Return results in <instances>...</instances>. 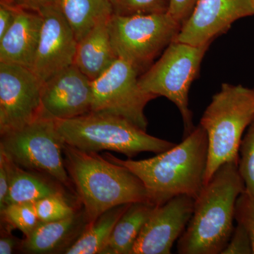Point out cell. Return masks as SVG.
<instances>
[{"mask_svg": "<svg viewBox=\"0 0 254 254\" xmlns=\"http://www.w3.org/2000/svg\"><path fill=\"white\" fill-rule=\"evenodd\" d=\"M208 156L206 132L195 127L183 141L156 156L141 160L105 158L128 169L143 184L150 203L160 206L180 195L197 198L204 186Z\"/></svg>", "mask_w": 254, "mask_h": 254, "instance_id": "obj_1", "label": "cell"}, {"mask_svg": "<svg viewBox=\"0 0 254 254\" xmlns=\"http://www.w3.org/2000/svg\"><path fill=\"white\" fill-rule=\"evenodd\" d=\"M238 161L222 165L202 188L190 221L177 241V253L221 254L227 247L235 229L237 200L245 191Z\"/></svg>", "mask_w": 254, "mask_h": 254, "instance_id": "obj_2", "label": "cell"}, {"mask_svg": "<svg viewBox=\"0 0 254 254\" xmlns=\"http://www.w3.org/2000/svg\"><path fill=\"white\" fill-rule=\"evenodd\" d=\"M64 163L88 224L118 205L150 202L140 179L128 169L100 156L64 143Z\"/></svg>", "mask_w": 254, "mask_h": 254, "instance_id": "obj_3", "label": "cell"}, {"mask_svg": "<svg viewBox=\"0 0 254 254\" xmlns=\"http://www.w3.org/2000/svg\"><path fill=\"white\" fill-rule=\"evenodd\" d=\"M64 141L87 152L110 150L131 158L143 152L163 153L175 143L148 134L121 117L91 113L69 120H55Z\"/></svg>", "mask_w": 254, "mask_h": 254, "instance_id": "obj_4", "label": "cell"}, {"mask_svg": "<svg viewBox=\"0 0 254 254\" xmlns=\"http://www.w3.org/2000/svg\"><path fill=\"white\" fill-rule=\"evenodd\" d=\"M254 118V88L222 84L200 119L208 142L204 185L222 165L238 161L242 136Z\"/></svg>", "mask_w": 254, "mask_h": 254, "instance_id": "obj_5", "label": "cell"}, {"mask_svg": "<svg viewBox=\"0 0 254 254\" xmlns=\"http://www.w3.org/2000/svg\"><path fill=\"white\" fill-rule=\"evenodd\" d=\"M209 46L172 42L160 59L138 78L143 91L155 98L165 97L176 105L183 120L184 138L195 128L189 108V93Z\"/></svg>", "mask_w": 254, "mask_h": 254, "instance_id": "obj_6", "label": "cell"}, {"mask_svg": "<svg viewBox=\"0 0 254 254\" xmlns=\"http://www.w3.org/2000/svg\"><path fill=\"white\" fill-rule=\"evenodd\" d=\"M181 27L168 12L128 16L114 14L109 21L115 54L139 73L146 71L175 41Z\"/></svg>", "mask_w": 254, "mask_h": 254, "instance_id": "obj_7", "label": "cell"}, {"mask_svg": "<svg viewBox=\"0 0 254 254\" xmlns=\"http://www.w3.org/2000/svg\"><path fill=\"white\" fill-rule=\"evenodd\" d=\"M64 143L54 119L43 115L19 129L1 135L0 148L21 168L46 174L69 187L72 182L63 158Z\"/></svg>", "mask_w": 254, "mask_h": 254, "instance_id": "obj_8", "label": "cell"}, {"mask_svg": "<svg viewBox=\"0 0 254 254\" xmlns=\"http://www.w3.org/2000/svg\"><path fill=\"white\" fill-rule=\"evenodd\" d=\"M138 70L118 58L99 77L91 81V112L121 117L146 131L144 110L155 96L142 89Z\"/></svg>", "mask_w": 254, "mask_h": 254, "instance_id": "obj_9", "label": "cell"}, {"mask_svg": "<svg viewBox=\"0 0 254 254\" xmlns=\"http://www.w3.org/2000/svg\"><path fill=\"white\" fill-rule=\"evenodd\" d=\"M43 81L31 68L0 63V133L19 129L44 115Z\"/></svg>", "mask_w": 254, "mask_h": 254, "instance_id": "obj_10", "label": "cell"}, {"mask_svg": "<svg viewBox=\"0 0 254 254\" xmlns=\"http://www.w3.org/2000/svg\"><path fill=\"white\" fill-rule=\"evenodd\" d=\"M41 37L31 69L45 82L74 64L78 42L56 4L43 8Z\"/></svg>", "mask_w": 254, "mask_h": 254, "instance_id": "obj_11", "label": "cell"}, {"mask_svg": "<svg viewBox=\"0 0 254 254\" xmlns=\"http://www.w3.org/2000/svg\"><path fill=\"white\" fill-rule=\"evenodd\" d=\"M254 15L252 0H198L174 41L210 45L240 18Z\"/></svg>", "mask_w": 254, "mask_h": 254, "instance_id": "obj_12", "label": "cell"}, {"mask_svg": "<svg viewBox=\"0 0 254 254\" xmlns=\"http://www.w3.org/2000/svg\"><path fill=\"white\" fill-rule=\"evenodd\" d=\"M194 203L193 197L180 195L157 206L138 235L132 254H171L190 221Z\"/></svg>", "mask_w": 254, "mask_h": 254, "instance_id": "obj_13", "label": "cell"}, {"mask_svg": "<svg viewBox=\"0 0 254 254\" xmlns=\"http://www.w3.org/2000/svg\"><path fill=\"white\" fill-rule=\"evenodd\" d=\"M43 113L54 120H69L91 113V80L74 64L43 82Z\"/></svg>", "mask_w": 254, "mask_h": 254, "instance_id": "obj_14", "label": "cell"}, {"mask_svg": "<svg viewBox=\"0 0 254 254\" xmlns=\"http://www.w3.org/2000/svg\"><path fill=\"white\" fill-rule=\"evenodd\" d=\"M42 25L41 13L20 8L12 26L0 38V63L32 68Z\"/></svg>", "mask_w": 254, "mask_h": 254, "instance_id": "obj_15", "label": "cell"}, {"mask_svg": "<svg viewBox=\"0 0 254 254\" xmlns=\"http://www.w3.org/2000/svg\"><path fill=\"white\" fill-rule=\"evenodd\" d=\"M88 224L84 209L63 220L41 222L21 241L20 249L26 254H64Z\"/></svg>", "mask_w": 254, "mask_h": 254, "instance_id": "obj_16", "label": "cell"}, {"mask_svg": "<svg viewBox=\"0 0 254 254\" xmlns=\"http://www.w3.org/2000/svg\"><path fill=\"white\" fill-rule=\"evenodd\" d=\"M110 20L100 23L78 42L73 64L91 81L118 59L110 39Z\"/></svg>", "mask_w": 254, "mask_h": 254, "instance_id": "obj_17", "label": "cell"}, {"mask_svg": "<svg viewBox=\"0 0 254 254\" xmlns=\"http://www.w3.org/2000/svg\"><path fill=\"white\" fill-rule=\"evenodd\" d=\"M56 4L77 42L114 14L109 0H58Z\"/></svg>", "mask_w": 254, "mask_h": 254, "instance_id": "obj_18", "label": "cell"}, {"mask_svg": "<svg viewBox=\"0 0 254 254\" xmlns=\"http://www.w3.org/2000/svg\"><path fill=\"white\" fill-rule=\"evenodd\" d=\"M156 207L148 201L131 203L117 222L102 254H132L138 235Z\"/></svg>", "mask_w": 254, "mask_h": 254, "instance_id": "obj_19", "label": "cell"}, {"mask_svg": "<svg viewBox=\"0 0 254 254\" xmlns=\"http://www.w3.org/2000/svg\"><path fill=\"white\" fill-rule=\"evenodd\" d=\"M131 203L113 207L88 224L84 231L65 254H102L117 222Z\"/></svg>", "mask_w": 254, "mask_h": 254, "instance_id": "obj_20", "label": "cell"}, {"mask_svg": "<svg viewBox=\"0 0 254 254\" xmlns=\"http://www.w3.org/2000/svg\"><path fill=\"white\" fill-rule=\"evenodd\" d=\"M58 194H64L59 186L36 173L26 171L11 160V182L6 206L11 203H34Z\"/></svg>", "mask_w": 254, "mask_h": 254, "instance_id": "obj_21", "label": "cell"}, {"mask_svg": "<svg viewBox=\"0 0 254 254\" xmlns=\"http://www.w3.org/2000/svg\"><path fill=\"white\" fill-rule=\"evenodd\" d=\"M7 228L17 229L27 237L41 223L33 203H11L1 210Z\"/></svg>", "mask_w": 254, "mask_h": 254, "instance_id": "obj_22", "label": "cell"}, {"mask_svg": "<svg viewBox=\"0 0 254 254\" xmlns=\"http://www.w3.org/2000/svg\"><path fill=\"white\" fill-rule=\"evenodd\" d=\"M238 170L245 185V192L254 197V118L241 141Z\"/></svg>", "mask_w": 254, "mask_h": 254, "instance_id": "obj_23", "label": "cell"}, {"mask_svg": "<svg viewBox=\"0 0 254 254\" xmlns=\"http://www.w3.org/2000/svg\"><path fill=\"white\" fill-rule=\"evenodd\" d=\"M41 222L58 221L71 216L76 210L65 194L50 195L33 203Z\"/></svg>", "mask_w": 254, "mask_h": 254, "instance_id": "obj_24", "label": "cell"}, {"mask_svg": "<svg viewBox=\"0 0 254 254\" xmlns=\"http://www.w3.org/2000/svg\"><path fill=\"white\" fill-rule=\"evenodd\" d=\"M114 14L128 15L168 12L170 0H109Z\"/></svg>", "mask_w": 254, "mask_h": 254, "instance_id": "obj_25", "label": "cell"}, {"mask_svg": "<svg viewBox=\"0 0 254 254\" xmlns=\"http://www.w3.org/2000/svg\"><path fill=\"white\" fill-rule=\"evenodd\" d=\"M235 220L245 227L252 241L254 254V197L243 192L235 205Z\"/></svg>", "mask_w": 254, "mask_h": 254, "instance_id": "obj_26", "label": "cell"}, {"mask_svg": "<svg viewBox=\"0 0 254 254\" xmlns=\"http://www.w3.org/2000/svg\"><path fill=\"white\" fill-rule=\"evenodd\" d=\"M253 254L252 241L245 227L237 223L234 229L231 238L221 254Z\"/></svg>", "mask_w": 254, "mask_h": 254, "instance_id": "obj_27", "label": "cell"}, {"mask_svg": "<svg viewBox=\"0 0 254 254\" xmlns=\"http://www.w3.org/2000/svg\"><path fill=\"white\" fill-rule=\"evenodd\" d=\"M11 160L0 148V211L6 207V200L11 182Z\"/></svg>", "mask_w": 254, "mask_h": 254, "instance_id": "obj_28", "label": "cell"}, {"mask_svg": "<svg viewBox=\"0 0 254 254\" xmlns=\"http://www.w3.org/2000/svg\"><path fill=\"white\" fill-rule=\"evenodd\" d=\"M198 0H170L168 12L181 26L187 21Z\"/></svg>", "mask_w": 254, "mask_h": 254, "instance_id": "obj_29", "label": "cell"}, {"mask_svg": "<svg viewBox=\"0 0 254 254\" xmlns=\"http://www.w3.org/2000/svg\"><path fill=\"white\" fill-rule=\"evenodd\" d=\"M19 9L6 0H0V38L12 26Z\"/></svg>", "mask_w": 254, "mask_h": 254, "instance_id": "obj_30", "label": "cell"}, {"mask_svg": "<svg viewBox=\"0 0 254 254\" xmlns=\"http://www.w3.org/2000/svg\"><path fill=\"white\" fill-rule=\"evenodd\" d=\"M22 9L40 11L43 8L57 4L58 0H6Z\"/></svg>", "mask_w": 254, "mask_h": 254, "instance_id": "obj_31", "label": "cell"}, {"mask_svg": "<svg viewBox=\"0 0 254 254\" xmlns=\"http://www.w3.org/2000/svg\"><path fill=\"white\" fill-rule=\"evenodd\" d=\"M10 229L7 228V232L4 235H1L0 239V254H11L14 252L16 247L21 246L18 239L9 234Z\"/></svg>", "mask_w": 254, "mask_h": 254, "instance_id": "obj_32", "label": "cell"}, {"mask_svg": "<svg viewBox=\"0 0 254 254\" xmlns=\"http://www.w3.org/2000/svg\"><path fill=\"white\" fill-rule=\"evenodd\" d=\"M252 4H253L254 9V0H252Z\"/></svg>", "mask_w": 254, "mask_h": 254, "instance_id": "obj_33", "label": "cell"}, {"mask_svg": "<svg viewBox=\"0 0 254 254\" xmlns=\"http://www.w3.org/2000/svg\"></svg>", "mask_w": 254, "mask_h": 254, "instance_id": "obj_34", "label": "cell"}]
</instances>
